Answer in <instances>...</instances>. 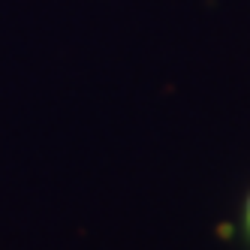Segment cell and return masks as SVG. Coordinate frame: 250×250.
Masks as SVG:
<instances>
[{
	"mask_svg": "<svg viewBox=\"0 0 250 250\" xmlns=\"http://www.w3.org/2000/svg\"><path fill=\"white\" fill-rule=\"evenodd\" d=\"M241 229H244V238L250 244V193L244 196V208H241Z\"/></svg>",
	"mask_w": 250,
	"mask_h": 250,
	"instance_id": "cell-1",
	"label": "cell"
}]
</instances>
